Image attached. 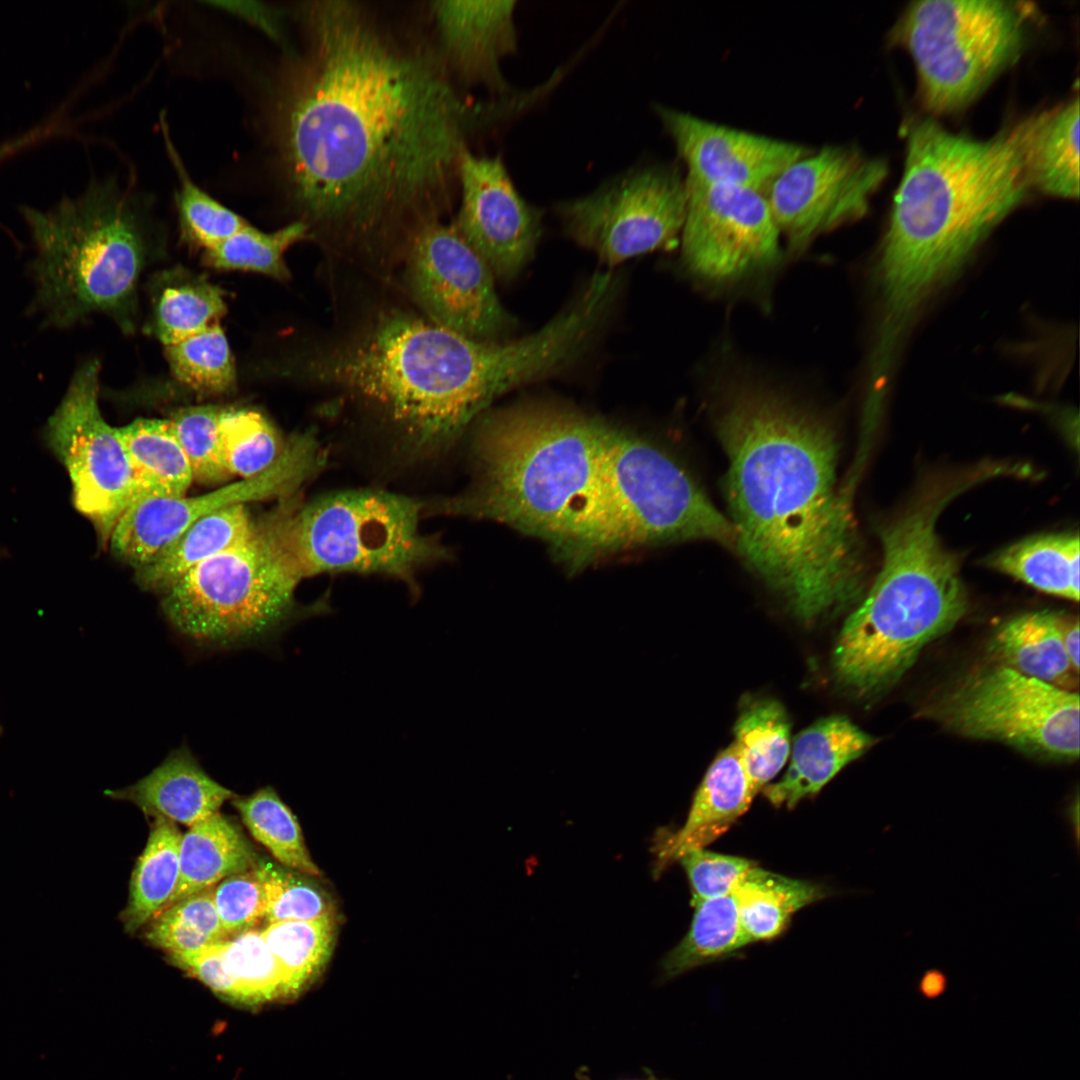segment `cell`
<instances>
[{
  "mask_svg": "<svg viewBox=\"0 0 1080 1080\" xmlns=\"http://www.w3.org/2000/svg\"><path fill=\"white\" fill-rule=\"evenodd\" d=\"M888 174L886 162L853 146H825L791 163L765 193L789 248L863 216Z\"/></svg>",
  "mask_w": 1080,
  "mask_h": 1080,
  "instance_id": "17",
  "label": "cell"
},
{
  "mask_svg": "<svg viewBox=\"0 0 1080 1080\" xmlns=\"http://www.w3.org/2000/svg\"><path fill=\"white\" fill-rule=\"evenodd\" d=\"M287 501L256 522L250 536L194 566L162 593L170 624L202 646L228 648L278 634L297 618L303 578Z\"/></svg>",
  "mask_w": 1080,
  "mask_h": 1080,
  "instance_id": "8",
  "label": "cell"
},
{
  "mask_svg": "<svg viewBox=\"0 0 1080 1080\" xmlns=\"http://www.w3.org/2000/svg\"><path fill=\"white\" fill-rule=\"evenodd\" d=\"M99 375L98 359L80 364L48 418L44 440L69 475L74 507L92 523L105 546L134 502L135 490L125 445L99 408Z\"/></svg>",
  "mask_w": 1080,
  "mask_h": 1080,
  "instance_id": "14",
  "label": "cell"
},
{
  "mask_svg": "<svg viewBox=\"0 0 1080 1080\" xmlns=\"http://www.w3.org/2000/svg\"><path fill=\"white\" fill-rule=\"evenodd\" d=\"M1031 188L1079 196V100L1023 119L1007 130Z\"/></svg>",
  "mask_w": 1080,
  "mask_h": 1080,
  "instance_id": "24",
  "label": "cell"
},
{
  "mask_svg": "<svg viewBox=\"0 0 1080 1080\" xmlns=\"http://www.w3.org/2000/svg\"><path fill=\"white\" fill-rule=\"evenodd\" d=\"M145 208L111 177L46 211L22 208L35 251L31 307L44 325L66 329L103 314L126 334L136 330L140 278L163 249Z\"/></svg>",
  "mask_w": 1080,
  "mask_h": 1080,
  "instance_id": "7",
  "label": "cell"
},
{
  "mask_svg": "<svg viewBox=\"0 0 1080 1080\" xmlns=\"http://www.w3.org/2000/svg\"><path fill=\"white\" fill-rule=\"evenodd\" d=\"M336 933L335 914L271 923L261 931L283 973L288 997L299 993L321 973L333 952Z\"/></svg>",
  "mask_w": 1080,
  "mask_h": 1080,
  "instance_id": "37",
  "label": "cell"
},
{
  "mask_svg": "<svg viewBox=\"0 0 1080 1080\" xmlns=\"http://www.w3.org/2000/svg\"><path fill=\"white\" fill-rule=\"evenodd\" d=\"M169 370L183 386L206 395L231 392L236 367L221 323L164 347Z\"/></svg>",
  "mask_w": 1080,
  "mask_h": 1080,
  "instance_id": "40",
  "label": "cell"
},
{
  "mask_svg": "<svg viewBox=\"0 0 1080 1080\" xmlns=\"http://www.w3.org/2000/svg\"><path fill=\"white\" fill-rule=\"evenodd\" d=\"M734 743L720 751L703 777L684 825L661 832L654 845V872L661 873L687 851L718 839L749 808L755 797Z\"/></svg>",
  "mask_w": 1080,
  "mask_h": 1080,
  "instance_id": "22",
  "label": "cell"
},
{
  "mask_svg": "<svg viewBox=\"0 0 1080 1080\" xmlns=\"http://www.w3.org/2000/svg\"><path fill=\"white\" fill-rule=\"evenodd\" d=\"M1065 819L1071 832L1072 840L1075 844V848L1079 846V797L1078 793L1071 799L1066 806Z\"/></svg>",
  "mask_w": 1080,
  "mask_h": 1080,
  "instance_id": "50",
  "label": "cell"
},
{
  "mask_svg": "<svg viewBox=\"0 0 1080 1080\" xmlns=\"http://www.w3.org/2000/svg\"><path fill=\"white\" fill-rule=\"evenodd\" d=\"M944 727L1054 761L1079 757V695L996 663L949 688L929 710Z\"/></svg>",
  "mask_w": 1080,
  "mask_h": 1080,
  "instance_id": "12",
  "label": "cell"
},
{
  "mask_svg": "<svg viewBox=\"0 0 1080 1080\" xmlns=\"http://www.w3.org/2000/svg\"><path fill=\"white\" fill-rule=\"evenodd\" d=\"M231 803L252 836L264 845L278 862L310 876L321 875L310 858L297 818L276 791L263 787Z\"/></svg>",
  "mask_w": 1080,
  "mask_h": 1080,
  "instance_id": "38",
  "label": "cell"
},
{
  "mask_svg": "<svg viewBox=\"0 0 1080 1080\" xmlns=\"http://www.w3.org/2000/svg\"><path fill=\"white\" fill-rule=\"evenodd\" d=\"M403 261L408 292L431 322L483 342L504 341L513 329L491 269L453 222L424 227Z\"/></svg>",
  "mask_w": 1080,
  "mask_h": 1080,
  "instance_id": "15",
  "label": "cell"
},
{
  "mask_svg": "<svg viewBox=\"0 0 1080 1080\" xmlns=\"http://www.w3.org/2000/svg\"><path fill=\"white\" fill-rule=\"evenodd\" d=\"M297 16L271 107L288 199L309 235L402 258L451 211L463 155L511 107L455 83L423 2L310 1Z\"/></svg>",
  "mask_w": 1080,
  "mask_h": 1080,
  "instance_id": "1",
  "label": "cell"
},
{
  "mask_svg": "<svg viewBox=\"0 0 1080 1080\" xmlns=\"http://www.w3.org/2000/svg\"><path fill=\"white\" fill-rule=\"evenodd\" d=\"M657 114L686 166L685 180L766 193L810 151L802 145L713 123L667 107Z\"/></svg>",
  "mask_w": 1080,
  "mask_h": 1080,
  "instance_id": "20",
  "label": "cell"
},
{
  "mask_svg": "<svg viewBox=\"0 0 1080 1080\" xmlns=\"http://www.w3.org/2000/svg\"><path fill=\"white\" fill-rule=\"evenodd\" d=\"M791 723L783 705L772 698L743 703L733 742L755 794L783 768L791 750Z\"/></svg>",
  "mask_w": 1080,
  "mask_h": 1080,
  "instance_id": "34",
  "label": "cell"
},
{
  "mask_svg": "<svg viewBox=\"0 0 1080 1080\" xmlns=\"http://www.w3.org/2000/svg\"><path fill=\"white\" fill-rule=\"evenodd\" d=\"M1059 633L1074 669L1079 672V618L1059 612Z\"/></svg>",
  "mask_w": 1080,
  "mask_h": 1080,
  "instance_id": "48",
  "label": "cell"
},
{
  "mask_svg": "<svg viewBox=\"0 0 1080 1080\" xmlns=\"http://www.w3.org/2000/svg\"><path fill=\"white\" fill-rule=\"evenodd\" d=\"M457 217L453 223L503 281L514 279L534 255L541 213L518 193L498 156L466 152L458 173Z\"/></svg>",
  "mask_w": 1080,
  "mask_h": 1080,
  "instance_id": "19",
  "label": "cell"
},
{
  "mask_svg": "<svg viewBox=\"0 0 1080 1080\" xmlns=\"http://www.w3.org/2000/svg\"><path fill=\"white\" fill-rule=\"evenodd\" d=\"M256 861L241 830L219 811L194 823L182 835L179 878L164 908L253 869Z\"/></svg>",
  "mask_w": 1080,
  "mask_h": 1080,
  "instance_id": "27",
  "label": "cell"
},
{
  "mask_svg": "<svg viewBox=\"0 0 1080 1080\" xmlns=\"http://www.w3.org/2000/svg\"><path fill=\"white\" fill-rule=\"evenodd\" d=\"M604 487L611 552L700 539L734 549L731 522L695 480L662 449L613 425Z\"/></svg>",
  "mask_w": 1080,
  "mask_h": 1080,
  "instance_id": "11",
  "label": "cell"
},
{
  "mask_svg": "<svg viewBox=\"0 0 1080 1080\" xmlns=\"http://www.w3.org/2000/svg\"><path fill=\"white\" fill-rule=\"evenodd\" d=\"M253 871L262 886L264 919L269 924L335 914L328 895L311 882L261 858H257Z\"/></svg>",
  "mask_w": 1080,
  "mask_h": 1080,
  "instance_id": "43",
  "label": "cell"
},
{
  "mask_svg": "<svg viewBox=\"0 0 1080 1080\" xmlns=\"http://www.w3.org/2000/svg\"><path fill=\"white\" fill-rule=\"evenodd\" d=\"M678 861L687 874L693 902L733 894L747 873L757 865L753 860L704 848L687 851Z\"/></svg>",
  "mask_w": 1080,
  "mask_h": 1080,
  "instance_id": "45",
  "label": "cell"
},
{
  "mask_svg": "<svg viewBox=\"0 0 1080 1080\" xmlns=\"http://www.w3.org/2000/svg\"><path fill=\"white\" fill-rule=\"evenodd\" d=\"M424 503L374 489L338 491L296 507L290 525L303 577L384 574L412 582L420 569L448 558L420 529Z\"/></svg>",
  "mask_w": 1080,
  "mask_h": 1080,
  "instance_id": "9",
  "label": "cell"
},
{
  "mask_svg": "<svg viewBox=\"0 0 1080 1080\" xmlns=\"http://www.w3.org/2000/svg\"><path fill=\"white\" fill-rule=\"evenodd\" d=\"M325 465L312 432L264 473L199 496L147 497L131 504L116 523L109 544L113 554L135 569L202 517L231 505L290 498Z\"/></svg>",
  "mask_w": 1080,
  "mask_h": 1080,
  "instance_id": "18",
  "label": "cell"
},
{
  "mask_svg": "<svg viewBox=\"0 0 1080 1080\" xmlns=\"http://www.w3.org/2000/svg\"><path fill=\"white\" fill-rule=\"evenodd\" d=\"M580 354L573 323L556 316L512 341L483 342L414 312L381 309L293 358V375L363 406L416 456L448 448L501 394L553 375Z\"/></svg>",
  "mask_w": 1080,
  "mask_h": 1080,
  "instance_id": "3",
  "label": "cell"
},
{
  "mask_svg": "<svg viewBox=\"0 0 1080 1080\" xmlns=\"http://www.w3.org/2000/svg\"><path fill=\"white\" fill-rule=\"evenodd\" d=\"M228 1001L256 1006L286 998L283 973L261 932L249 930L219 943Z\"/></svg>",
  "mask_w": 1080,
  "mask_h": 1080,
  "instance_id": "39",
  "label": "cell"
},
{
  "mask_svg": "<svg viewBox=\"0 0 1080 1080\" xmlns=\"http://www.w3.org/2000/svg\"><path fill=\"white\" fill-rule=\"evenodd\" d=\"M255 524L246 504L206 515L135 569L136 581L143 589L162 594L203 560L247 539Z\"/></svg>",
  "mask_w": 1080,
  "mask_h": 1080,
  "instance_id": "29",
  "label": "cell"
},
{
  "mask_svg": "<svg viewBox=\"0 0 1080 1080\" xmlns=\"http://www.w3.org/2000/svg\"><path fill=\"white\" fill-rule=\"evenodd\" d=\"M181 838L175 822L154 817L146 846L131 876L127 905L121 913L127 933L146 925L171 897L179 878Z\"/></svg>",
  "mask_w": 1080,
  "mask_h": 1080,
  "instance_id": "33",
  "label": "cell"
},
{
  "mask_svg": "<svg viewBox=\"0 0 1080 1080\" xmlns=\"http://www.w3.org/2000/svg\"><path fill=\"white\" fill-rule=\"evenodd\" d=\"M149 297L146 329L163 347L221 323L227 311L220 287L181 266L155 274Z\"/></svg>",
  "mask_w": 1080,
  "mask_h": 1080,
  "instance_id": "26",
  "label": "cell"
},
{
  "mask_svg": "<svg viewBox=\"0 0 1080 1080\" xmlns=\"http://www.w3.org/2000/svg\"><path fill=\"white\" fill-rule=\"evenodd\" d=\"M990 650L997 663L1056 687L1074 691V669L1059 633V612L1030 611L1011 617L993 633Z\"/></svg>",
  "mask_w": 1080,
  "mask_h": 1080,
  "instance_id": "28",
  "label": "cell"
},
{
  "mask_svg": "<svg viewBox=\"0 0 1080 1080\" xmlns=\"http://www.w3.org/2000/svg\"><path fill=\"white\" fill-rule=\"evenodd\" d=\"M213 895L214 888L205 889L163 908L158 913L209 937L215 943H221L229 938L221 927Z\"/></svg>",
  "mask_w": 1080,
  "mask_h": 1080,
  "instance_id": "47",
  "label": "cell"
},
{
  "mask_svg": "<svg viewBox=\"0 0 1080 1080\" xmlns=\"http://www.w3.org/2000/svg\"><path fill=\"white\" fill-rule=\"evenodd\" d=\"M219 435L224 465L233 476L249 479L269 470L303 437L298 433L285 439L261 413L246 409L224 407L220 418Z\"/></svg>",
  "mask_w": 1080,
  "mask_h": 1080,
  "instance_id": "36",
  "label": "cell"
},
{
  "mask_svg": "<svg viewBox=\"0 0 1080 1080\" xmlns=\"http://www.w3.org/2000/svg\"><path fill=\"white\" fill-rule=\"evenodd\" d=\"M1079 536L1042 534L1024 538L992 554L993 569L1047 594L1079 600Z\"/></svg>",
  "mask_w": 1080,
  "mask_h": 1080,
  "instance_id": "31",
  "label": "cell"
},
{
  "mask_svg": "<svg viewBox=\"0 0 1080 1080\" xmlns=\"http://www.w3.org/2000/svg\"><path fill=\"white\" fill-rule=\"evenodd\" d=\"M695 907L687 934L662 961L666 978L725 958L750 942L740 924L733 894L693 902Z\"/></svg>",
  "mask_w": 1080,
  "mask_h": 1080,
  "instance_id": "35",
  "label": "cell"
},
{
  "mask_svg": "<svg viewBox=\"0 0 1080 1080\" xmlns=\"http://www.w3.org/2000/svg\"><path fill=\"white\" fill-rule=\"evenodd\" d=\"M180 188L176 205L183 235L204 250L212 249L249 223L201 190L187 175L176 154Z\"/></svg>",
  "mask_w": 1080,
  "mask_h": 1080,
  "instance_id": "44",
  "label": "cell"
},
{
  "mask_svg": "<svg viewBox=\"0 0 1080 1080\" xmlns=\"http://www.w3.org/2000/svg\"><path fill=\"white\" fill-rule=\"evenodd\" d=\"M214 904L225 934L238 936L264 919L261 883L253 869L226 877L214 888Z\"/></svg>",
  "mask_w": 1080,
  "mask_h": 1080,
  "instance_id": "46",
  "label": "cell"
},
{
  "mask_svg": "<svg viewBox=\"0 0 1080 1080\" xmlns=\"http://www.w3.org/2000/svg\"><path fill=\"white\" fill-rule=\"evenodd\" d=\"M308 236L307 225L299 220L273 232H263L248 224L218 246L205 250L204 261L215 269L255 272L287 280L289 270L284 254Z\"/></svg>",
  "mask_w": 1080,
  "mask_h": 1080,
  "instance_id": "41",
  "label": "cell"
},
{
  "mask_svg": "<svg viewBox=\"0 0 1080 1080\" xmlns=\"http://www.w3.org/2000/svg\"><path fill=\"white\" fill-rule=\"evenodd\" d=\"M685 185L681 242L691 273L725 283L764 272L779 262L782 236L764 193L687 180Z\"/></svg>",
  "mask_w": 1080,
  "mask_h": 1080,
  "instance_id": "16",
  "label": "cell"
},
{
  "mask_svg": "<svg viewBox=\"0 0 1080 1080\" xmlns=\"http://www.w3.org/2000/svg\"><path fill=\"white\" fill-rule=\"evenodd\" d=\"M741 927L749 942L780 935L792 915L826 896L813 882L797 880L754 866L733 893Z\"/></svg>",
  "mask_w": 1080,
  "mask_h": 1080,
  "instance_id": "32",
  "label": "cell"
},
{
  "mask_svg": "<svg viewBox=\"0 0 1080 1080\" xmlns=\"http://www.w3.org/2000/svg\"><path fill=\"white\" fill-rule=\"evenodd\" d=\"M945 987L946 978L937 970L927 971L920 981V991L929 998L939 996L943 993Z\"/></svg>",
  "mask_w": 1080,
  "mask_h": 1080,
  "instance_id": "49",
  "label": "cell"
},
{
  "mask_svg": "<svg viewBox=\"0 0 1080 1080\" xmlns=\"http://www.w3.org/2000/svg\"><path fill=\"white\" fill-rule=\"evenodd\" d=\"M949 502L938 490L920 489L881 530V569L844 622L832 657L838 680L860 694L897 683L967 611L959 561L936 530Z\"/></svg>",
  "mask_w": 1080,
  "mask_h": 1080,
  "instance_id": "6",
  "label": "cell"
},
{
  "mask_svg": "<svg viewBox=\"0 0 1080 1080\" xmlns=\"http://www.w3.org/2000/svg\"><path fill=\"white\" fill-rule=\"evenodd\" d=\"M425 5L437 50L455 83L465 91L486 88L500 99L513 96L501 62L518 47L516 2L438 0Z\"/></svg>",
  "mask_w": 1080,
  "mask_h": 1080,
  "instance_id": "21",
  "label": "cell"
},
{
  "mask_svg": "<svg viewBox=\"0 0 1080 1080\" xmlns=\"http://www.w3.org/2000/svg\"><path fill=\"white\" fill-rule=\"evenodd\" d=\"M224 407L188 406L172 413L169 421L189 461L193 479L205 484L222 483L232 476L221 453L219 424Z\"/></svg>",
  "mask_w": 1080,
  "mask_h": 1080,
  "instance_id": "42",
  "label": "cell"
},
{
  "mask_svg": "<svg viewBox=\"0 0 1080 1080\" xmlns=\"http://www.w3.org/2000/svg\"><path fill=\"white\" fill-rule=\"evenodd\" d=\"M481 416L473 487L436 511L494 520L540 538L571 570L610 553L604 461L612 425L545 404Z\"/></svg>",
  "mask_w": 1080,
  "mask_h": 1080,
  "instance_id": "5",
  "label": "cell"
},
{
  "mask_svg": "<svg viewBox=\"0 0 1080 1080\" xmlns=\"http://www.w3.org/2000/svg\"><path fill=\"white\" fill-rule=\"evenodd\" d=\"M903 174L875 268L876 349L897 352L911 319L1031 189L1007 131L986 140L930 118L907 135Z\"/></svg>",
  "mask_w": 1080,
  "mask_h": 1080,
  "instance_id": "4",
  "label": "cell"
},
{
  "mask_svg": "<svg viewBox=\"0 0 1080 1080\" xmlns=\"http://www.w3.org/2000/svg\"><path fill=\"white\" fill-rule=\"evenodd\" d=\"M684 176L670 166L633 167L592 193L560 203L568 235L608 266L671 247L686 213Z\"/></svg>",
  "mask_w": 1080,
  "mask_h": 1080,
  "instance_id": "13",
  "label": "cell"
},
{
  "mask_svg": "<svg viewBox=\"0 0 1080 1080\" xmlns=\"http://www.w3.org/2000/svg\"><path fill=\"white\" fill-rule=\"evenodd\" d=\"M109 795L132 802L146 815L162 816L189 827L236 797L205 772L185 745L170 752L136 783Z\"/></svg>",
  "mask_w": 1080,
  "mask_h": 1080,
  "instance_id": "25",
  "label": "cell"
},
{
  "mask_svg": "<svg viewBox=\"0 0 1080 1080\" xmlns=\"http://www.w3.org/2000/svg\"><path fill=\"white\" fill-rule=\"evenodd\" d=\"M1029 16L1011 1L911 3L896 34L913 58L926 107L946 113L975 99L1020 56Z\"/></svg>",
  "mask_w": 1080,
  "mask_h": 1080,
  "instance_id": "10",
  "label": "cell"
},
{
  "mask_svg": "<svg viewBox=\"0 0 1080 1080\" xmlns=\"http://www.w3.org/2000/svg\"><path fill=\"white\" fill-rule=\"evenodd\" d=\"M117 430L133 470L134 502L185 496L193 475L169 419L138 418Z\"/></svg>",
  "mask_w": 1080,
  "mask_h": 1080,
  "instance_id": "30",
  "label": "cell"
},
{
  "mask_svg": "<svg viewBox=\"0 0 1080 1080\" xmlns=\"http://www.w3.org/2000/svg\"><path fill=\"white\" fill-rule=\"evenodd\" d=\"M716 428L744 562L802 621L852 604L864 567L850 496L836 486L831 426L773 394L743 391L726 401Z\"/></svg>",
  "mask_w": 1080,
  "mask_h": 1080,
  "instance_id": "2",
  "label": "cell"
},
{
  "mask_svg": "<svg viewBox=\"0 0 1080 1080\" xmlns=\"http://www.w3.org/2000/svg\"><path fill=\"white\" fill-rule=\"evenodd\" d=\"M875 738L848 718L831 715L801 731L793 742L784 776L762 792L775 807L793 808L817 794L846 765L861 757Z\"/></svg>",
  "mask_w": 1080,
  "mask_h": 1080,
  "instance_id": "23",
  "label": "cell"
}]
</instances>
